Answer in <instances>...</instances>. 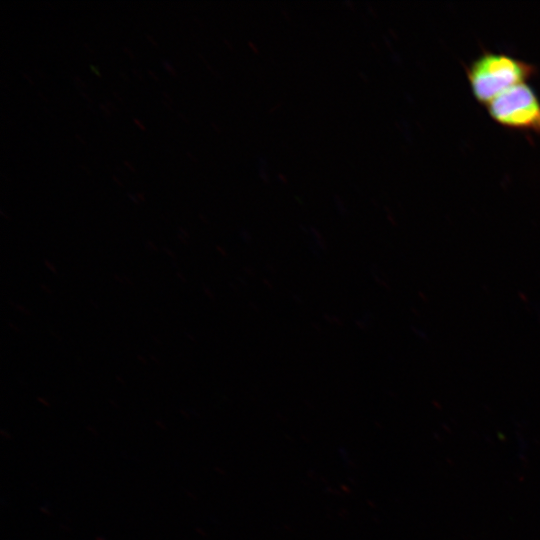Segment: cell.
<instances>
[{"instance_id":"6da1fadb","label":"cell","mask_w":540,"mask_h":540,"mask_svg":"<svg viewBox=\"0 0 540 540\" xmlns=\"http://www.w3.org/2000/svg\"><path fill=\"white\" fill-rule=\"evenodd\" d=\"M535 65L505 53L485 51L469 66L466 75L474 98L487 105L500 93L526 83L536 75Z\"/></svg>"},{"instance_id":"7a4b0ae2","label":"cell","mask_w":540,"mask_h":540,"mask_svg":"<svg viewBox=\"0 0 540 540\" xmlns=\"http://www.w3.org/2000/svg\"><path fill=\"white\" fill-rule=\"evenodd\" d=\"M487 111L504 128L540 135V99L528 83L500 93L487 104Z\"/></svg>"}]
</instances>
